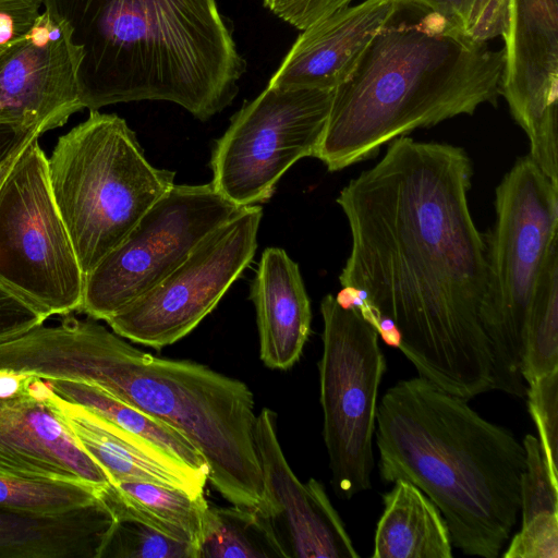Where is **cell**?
Here are the masks:
<instances>
[{
  "instance_id": "cell-25",
  "label": "cell",
  "mask_w": 558,
  "mask_h": 558,
  "mask_svg": "<svg viewBox=\"0 0 558 558\" xmlns=\"http://www.w3.org/2000/svg\"><path fill=\"white\" fill-rule=\"evenodd\" d=\"M558 368V245L542 274L531 308L522 375L526 384Z\"/></svg>"
},
{
  "instance_id": "cell-13",
  "label": "cell",
  "mask_w": 558,
  "mask_h": 558,
  "mask_svg": "<svg viewBox=\"0 0 558 558\" xmlns=\"http://www.w3.org/2000/svg\"><path fill=\"white\" fill-rule=\"evenodd\" d=\"M499 93L531 159L558 185V0H509Z\"/></svg>"
},
{
  "instance_id": "cell-5",
  "label": "cell",
  "mask_w": 558,
  "mask_h": 558,
  "mask_svg": "<svg viewBox=\"0 0 558 558\" xmlns=\"http://www.w3.org/2000/svg\"><path fill=\"white\" fill-rule=\"evenodd\" d=\"M89 385L181 432L205 458L208 480L226 500L263 505L257 415L243 381L192 361L155 356L105 327Z\"/></svg>"
},
{
  "instance_id": "cell-22",
  "label": "cell",
  "mask_w": 558,
  "mask_h": 558,
  "mask_svg": "<svg viewBox=\"0 0 558 558\" xmlns=\"http://www.w3.org/2000/svg\"><path fill=\"white\" fill-rule=\"evenodd\" d=\"M114 520H135L197 550L208 509L204 494L148 482H117L98 490Z\"/></svg>"
},
{
  "instance_id": "cell-12",
  "label": "cell",
  "mask_w": 558,
  "mask_h": 558,
  "mask_svg": "<svg viewBox=\"0 0 558 558\" xmlns=\"http://www.w3.org/2000/svg\"><path fill=\"white\" fill-rule=\"evenodd\" d=\"M262 217V206L242 207L163 280L105 322L120 337L155 349L181 340L252 263Z\"/></svg>"
},
{
  "instance_id": "cell-28",
  "label": "cell",
  "mask_w": 558,
  "mask_h": 558,
  "mask_svg": "<svg viewBox=\"0 0 558 558\" xmlns=\"http://www.w3.org/2000/svg\"><path fill=\"white\" fill-rule=\"evenodd\" d=\"M100 558H197V550L138 521L114 520Z\"/></svg>"
},
{
  "instance_id": "cell-11",
  "label": "cell",
  "mask_w": 558,
  "mask_h": 558,
  "mask_svg": "<svg viewBox=\"0 0 558 558\" xmlns=\"http://www.w3.org/2000/svg\"><path fill=\"white\" fill-rule=\"evenodd\" d=\"M241 208L210 182L174 184L85 276L80 312L95 320L108 319L163 280Z\"/></svg>"
},
{
  "instance_id": "cell-24",
  "label": "cell",
  "mask_w": 558,
  "mask_h": 558,
  "mask_svg": "<svg viewBox=\"0 0 558 558\" xmlns=\"http://www.w3.org/2000/svg\"><path fill=\"white\" fill-rule=\"evenodd\" d=\"M198 558H284L268 518L257 508L208 506Z\"/></svg>"
},
{
  "instance_id": "cell-8",
  "label": "cell",
  "mask_w": 558,
  "mask_h": 558,
  "mask_svg": "<svg viewBox=\"0 0 558 558\" xmlns=\"http://www.w3.org/2000/svg\"><path fill=\"white\" fill-rule=\"evenodd\" d=\"M34 137L0 186V283L46 317L80 311L84 274Z\"/></svg>"
},
{
  "instance_id": "cell-23",
  "label": "cell",
  "mask_w": 558,
  "mask_h": 558,
  "mask_svg": "<svg viewBox=\"0 0 558 558\" xmlns=\"http://www.w3.org/2000/svg\"><path fill=\"white\" fill-rule=\"evenodd\" d=\"M61 398L85 407L118 426L151 442L180 462L209 474L199 450L178 429L106 392L101 388L63 379H45Z\"/></svg>"
},
{
  "instance_id": "cell-26",
  "label": "cell",
  "mask_w": 558,
  "mask_h": 558,
  "mask_svg": "<svg viewBox=\"0 0 558 558\" xmlns=\"http://www.w3.org/2000/svg\"><path fill=\"white\" fill-rule=\"evenodd\" d=\"M98 490L77 482L0 475V508L32 515H59L95 502Z\"/></svg>"
},
{
  "instance_id": "cell-10",
  "label": "cell",
  "mask_w": 558,
  "mask_h": 558,
  "mask_svg": "<svg viewBox=\"0 0 558 558\" xmlns=\"http://www.w3.org/2000/svg\"><path fill=\"white\" fill-rule=\"evenodd\" d=\"M332 92L267 85L246 101L213 147L214 189L239 207L268 201L290 167L314 157Z\"/></svg>"
},
{
  "instance_id": "cell-7",
  "label": "cell",
  "mask_w": 558,
  "mask_h": 558,
  "mask_svg": "<svg viewBox=\"0 0 558 558\" xmlns=\"http://www.w3.org/2000/svg\"><path fill=\"white\" fill-rule=\"evenodd\" d=\"M495 209L481 322L493 356L494 389L524 397L527 322L545 265L558 245V185L524 156L496 187Z\"/></svg>"
},
{
  "instance_id": "cell-21",
  "label": "cell",
  "mask_w": 558,
  "mask_h": 558,
  "mask_svg": "<svg viewBox=\"0 0 558 558\" xmlns=\"http://www.w3.org/2000/svg\"><path fill=\"white\" fill-rule=\"evenodd\" d=\"M373 558H451L448 525L434 502L414 484L397 480L383 497Z\"/></svg>"
},
{
  "instance_id": "cell-19",
  "label": "cell",
  "mask_w": 558,
  "mask_h": 558,
  "mask_svg": "<svg viewBox=\"0 0 558 558\" xmlns=\"http://www.w3.org/2000/svg\"><path fill=\"white\" fill-rule=\"evenodd\" d=\"M250 299L262 361L272 369L292 367L310 336L312 312L299 265L284 250L268 247L262 253Z\"/></svg>"
},
{
  "instance_id": "cell-9",
  "label": "cell",
  "mask_w": 558,
  "mask_h": 558,
  "mask_svg": "<svg viewBox=\"0 0 558 558\" xmlns=\"http://www.w3.org/2000/svg\"><path fill=\"white\" fill-rule=\"evenodd\" d=\"M320 313L323 436L333 489L339 497L350 499L372 486L377 395L386 359L376 328L359 311L342 308L327 294Z\"/></svg>"
},
{
  "instance_id": "cell-36",
  "label": "cell",
  "mask_w": 558,
  "mask_h": 558,
  "mask_svg": "<svg viewBox=\"0 0 558 558\" xmlns=\"http://www.w3.org/2000/svg\"><path fill=\"white\" fill-rule=\"evenodd\" d=\"M35 377L28 372L0 369V398H10L24 392Z\"/></svg>"
},
{
  "instance_id": "cell-35",
  "label": "cell",
  "mask_w": 558,
  "mask_h": 558,
  "mask_svg": "<svg viewBox=\"0 0 558 558\" xmlns=\"http://www.w3.org/2000/svg\"><path fill=\"white\" fill-rule=\"evenodd\" d=\"M39 136L36 132L0 124V165L16 149L27 144L32 138Z\"/></svg>"
},
{
  "instance_id": "cell-32",
  "label": "cell",
  "mask_w": 558,
  "mask_h": 558,
  "mask_svg": "<svg viewBox=\"0 0 558 558\" xmlns=\"http://www.w3.org/2000/svg\"><path fill=\"white\" fill-rule=\"evenodd\" d=\"M266 9L293 27L303 31L352 0H262Z\"/></svg>"
},
{
  "instance_id": "cell-17",
  "label": "cell",
  "mask_w": 558,
  "mask_h": 558,
  "mask_svg": "<svg viewBox=\"0 0 558 558\" xmlns=\"http://www.w3.org/2000/svg\"><path fill=\"white\" fill-rule=\"evenodd\" d=\"M0 475L77 482L97 489L110 482L51 407L27 389L0 398Z\"/></svg>"
},
{
  "instance_id": "cell-30",
  "label": "cell",
  "mask_w": 558,
  "mask_h": 558,
  "mask_svg": "<svg viewBox=\"0 0 558 558\" xmlns=\"http://www.w3.org/2000/svg\"><path fill=\"white\" fill-rule=\"evenodd\" d=\"M527 385V409L536 425L550 475L558 485V368Z\"/></svg>"
},
{
  "instance_id": "cell-3",
  "label": "cell",
  "mask_w": 558,
  "mask_h": 558,
  "mask_svg": "<svg viewBox=\"0 0 558 558\" xmlns=\"http://www.w3.org/2000/svg\"><path fill=\"white\" fill-rule=\"evenodd\" d=\"M375 436L383 482L418 487L463 554L499 555L518 520L525 470L524 447L509 429L418 376L386 391Z\"/></svg>"
},
{
  "instance_id": "cell-16",
  "label": "cell",
  "mask_w": 558,
  "mask_h": 558,
  "mask_svg": "<svg viewBox=\"0 0 558 558\" xmlns=\"http://www.w3.org/2000/svg\"><path fill=\"white\" fill-rule=\"evenodd\" d=\"M413 7L411 0H364L333 11L302 31L268 85L333 90L374 37Z\"/></svg>"
},
{
  "instance_id": "cell-18",
  "label": "cell",
  "mask_w": 558,
  "mask_h": 558,
  "mask_svg": "<svg viewBox=\"0 0 558 558\" xmlns=\"http://www.w3.org/2000/svg\"><path fill=\"white\" fill-rule=\"evenodd\" d=\"M27 391L51 407L77 445L104 470L111 483L148 482L179 488L193 496L204 494L208 474L180 462L85 407L64 400L44 378L36 376Z\"/></svg>"
},
{
  "instance_id": "cell-6",
  "label": "cell",
  "mask_w": 558,
  "mask_h": 558,
  "mask_svg": "<svg viewBox=\"0 0 558 558\" xmlns=\"http://www.w3.org/2000/svg\"><path fill=\"white\" fill-rule=\"evenodd\" d=\"M51 193L86 276L174 185L154 167L136 134L114 113L89 110L47 159Z\"/></svg>"
},
{
  "instance_id": "cell-34",
  "label": "cell",
  "mask_w": 558,
  "mask_h": 558,
  "mask_svg": "<svg viewBox=\"0 0 558 558\" xmlns=\"http://www.w3.org/2000/svg\"><path fill=\"white\" fill-rule=\"evenodd\" d=\"M41 7V0H0V46L26 34Z\"/></svg>"
},
{
  "instance_id": "cell-15",
  "label": "cell",
  "mask_w": 558,
  "mask_h": 558,
  "mask_svg": "<svg viewBox=\"0 0 558 558\" xmlns=\"http://www.w3.org/2000/svg\"><path fill=\"white\" fill-rule=\"evenodd\" d=\"M254 437L264 480L257 508L268 518L284 558H357L324 486L315 478L300 482L290 468L270 409L257 414Z\"/></svg>"
},
{
  "instance_id": "cell-29",
  "label": "cell",
  "mask_w": 558,
  "mask_h": 558,
  "mask_svg": "<svg viewBox=\"0 0 558 558\" xmlns=\"http://www.w3.org/2000/svg\"><path fill=\"white\" fill-rule=\"evenodd\" d=\"M523 447L525 470L520 486L522 525L538 513H558V485L553 481L538 438L527 434Z\"/></svg>"
},
{
  "instance_id": "cell-14",
  "label": "cell",
  "mask_w": 558,
  "mask_h": 558,
  "mask_svg": "<svg viewBox=\"0 0 558 558\" xmlns=\"http://www.w3.org/2000/svg\"><path fill=\"white\" fill-rule=\"evenodd\" d=\"M81 49L44 10L20 38L0 46V124L45 132L84 109L77 69Z\"/></svg>"
},
{
  "instance_id": "cell-20",
  "label": "cell",
  "mask_w": 558,
  "mask_h": 558,
  "mask_svg": "<svg viewBox=\"0 0 558 558\" xmlns=\"http://www.w3.org/2000/svg\"><path fill=\"white\" fill-rule=\"evenodd\" d=\"M113 522L99 497L49 517L0 508V558H100Z\"/></svg>"
},
{
  "instance_id": "cell-1",
  "label": "cell",
  "mask_w": 558,
  "mask_h": 558,
  "mask_svg": "<svg viewBox=\"0 0 558 558\" xmlns=\"http://www.w3.org/2000/svg\"><path fill=\"white\" fill-rule=\"evenodd\" d=\"M471 179L463 148L404 135L337 197L352 240L341 286L364 290L393 322L420 376L466 400L494 389L481 322L487 248L469 208Z\"/></svg>"
},
{
  "instance_id": "cell-27",
  "label": "cell",
  "mask_w": 558,
  "mask_h": 558,
  "mask_svg": "<svg viewBox=\"0 0 558 558\" xmlns=\"http://www.w3.org/2000/svg\"><path fill=\"white\" fill-rule=\"evenodd\" d=\"M433 12L461 34L482 43L502 37L507 28L509 0H411Z\"/></svg>"
},
{
  "instance_id": "cell-4",
  "label": "cell",
  "mask_w": 558,
  "mask_h": 558,
  "mask_svg": "<svg viewBox=\"0 0 558 558\" xmlns=\"http://www.w3.org/2000/svg\"><path fill=\"white\" fill-rule=\"evenodd\" d=\"M381 29L332 92L314 157L339 171L375 157L415 129L473 114L497 101L504 52L424 11Z\"/></svg>"
},
{
  "instance_id": "cell-33",
  "label": "cell",
  "mask_w": 558,
  "mask_h": 558,
  "mask_svg": "<svg viewBox=\"0 0 558 558\" xmlns=\"http://www.w3.org/2000/svg\"><path fill=\"white\" fill-rule=\"evenodd\" d=\"M41 312L0 283V341L23 335L43 325Z\"/></svg>"
},
{
  "instance_id": "cell-2",
  "label": "cell",
  "mask_w": 558,
  "mask_h": 558,
  "mask_svg": "<svg viewBox=\"0 0 558 558\" xmlns=\"http://www.w3.org/2000/svg\"><path fill=\"white\" fill-rule=\"evenodd\" d=\"M81 49L83 108L163 100L207 121L246 71L217 0H41Z\"/></svg>"
},
{
  "instance_id": "cell-31",
  "label": "cell",
  "mask_w": 558,
  "mask_h": 558,
  "mask_svg": "<svg viewBox=\"0 0 558 558\" xmlns=\"http://www.w3.org/2000/svg\"><path fill=\"white\" fill-rule=\"evenodd\" d=\"M504 558H558V513L533 517L510 542Z\"/></svg>"
},
{
  "instance_id": "cell-37",
  "label": "cell",
  "mask_w": 558,
  "mask_h": 558,
  "mask_svg": "<svg viewBox=\"0 0 558 558\" xmlns=\"http://www.w3.org/2000/svg\"><path fill=\"white\" fill-rule=\"evenodd\" d=\"M33 140V138H32ZM29 143V142H28ZM27 143V144H28ZM25 144L21 148L16 149L13 154H11L1 165H0V186L3 183L5 177L8 175L11 167L15 162L17 156L22 151V149L27 145Z\"/></svg>"
}]
</instances>
